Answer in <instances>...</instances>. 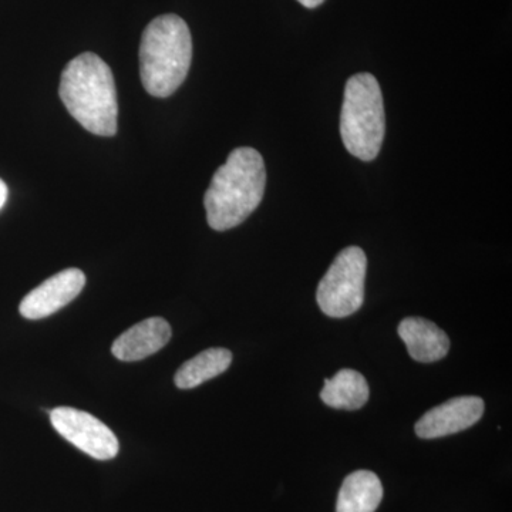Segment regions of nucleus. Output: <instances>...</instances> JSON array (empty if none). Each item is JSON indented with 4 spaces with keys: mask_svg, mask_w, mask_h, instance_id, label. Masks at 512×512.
Wrapping results in <instances>:
<instances>
[{
    "mask_svg": "<svg viewBox=\"0 0 512 512\" xmlns=\"http://www.w3.org/2000/svg\"><path fill=\"white\" fill-rule=\"evenodd\" d=\"M484 409V400L480 397H454L424 414L414 430L420 439H441L473 427L483 417Z\"/></svg>",
    "mask_w": 512,
    "mask_h": 512,
    "instance_id": "0eeeda50",
    "label": "nucleus"
},
{
    "mask_svg": "<svg viewBox=\"0 0 512 512\" xmlns=\"http://www.w3.org/2000/svg\"><path fill=\"white\" fill-rule=\"evenodd\" d=\"M8 185L0 180V210L5 207L6 200H8Z\"/></svg>",
    "mask_w": 512,
    "mask_h": 512,
    "instance_id": "4468645a",
    "label": "nucleus"
},
{
    "mask_svg": "<svg viewBox=\"0 0 512 512\" xmlns=\"http://www.w3.org/2000/svg\"><path fill=\"white\" fill-rule=\"evenodd\" d=\"M383 498V485L372 471L359 470L343 481L336 512H375Z\"/></svg>",
    "mask_w": 512,
    "mask_h": 512,
    "instance_id": "9b49d317",
    "label": "nucleus"
},
{
    "mask_svg": "<svg viewBox=\"0 0 512 512\" xmlns=\"http://www.w3.org/2000/svg\"><path fill=\"white\" fill-rule=\"evenodd\" d=\"M386 133L383 94L370 73H359L346 83L340 113V136L346 150L362 161H373L382 150Z\"/></svg>",
    "mask_w": 512,
    "mask_h": 512,
    "instance_id": "20e7f679",
    "label": "nucleus"
},
{
    "mask_svg": "<svg viewBox=\"0 0 512 512\" xmlns=\"http://www.w3.org/2000/svg\"><path fill=\"white\" fill-rule=\"evenodd\" d=\"M140 76L144 89L153 97H170L190 72L192 37L184 19L158 16L148 23L141 37Z\"/></svg>",
    "mask_w": 512,
    "mask_h": 512,
    "instance_id": "7ed1b4c3",
    "label": "nucleus"
},
{
    "mask_svg": "<svg viewBox=\"0 0 512 512\" xmlns=\"http://www.w3.org/2000/svg\"><path fill=\"white\" fill-rule=\"evenodd\" d=\"M298 2L305 6L306 9H315L322 5L325 0H298Z\"/></svg>",
    "mask_w": 512,
    "mask_h": 512,
    "instance_id": "2eb2a0df",
    "label": "nucleus"
},
{
    "mask_svg": "<svg viewBox=\"0 0 512 512\" xmlns=\"http://www.w3.org/2000/svg\"><path fill=\"white\" fill-rule=\"evenodd\" d=\"M367 258L363 249L349 247L336 256L316 291L320 311L342 319L362 308L365 301Z\"/></svg>",
    "mask_w": 512,
    "mask_h": 512,
    "instance_id": "39448f33",
    "label": "nucleus"
},
{
    "mask_svg": "<svg viewBox=\"0 0 512 512\" xmlns=\"http://www.w3.org/2000/svg\"><path fill=\"white\" fill-rule=\"evenodd\" d=\"M369 384L365 377L352 369H342L332 379L325 380L320 399L332 409H362L369 400Z\"/></svg>",
    "mask_w": 512,
    "mask_h": 512,
    "instance_id": "f8f14e48",
    "label": "nucleus"
},
{
    "mask_svg": "<svg viewBox=\"0 0 512 512\" xmlns=\"http://www.w3.org/2000/svg\"><path fill=\"white\" fill-rule=\"evenodd\" d=\"M400 338L416 362H439L450 350V339L436 323L423 318L403 319L399 325Z\"/></svg>",
    "mask_w": 512,
    "mask_h": 512,
    "instance_id": "9d476101",
    "label": "nucleus"
},
{
    "mask_svg": "<svg viewBox=\"0 0 512 512\" xmlns=\"http://www.w3.org/2000/svg\"><path fill=\"white\" fill-rule=\"evenodd\" d=\"M59 96L80 126L101 137L117 133L116 83L109 64L94 53H82L64 67Z\"/></svg>",
    "mask_w": 512,
    "mask_h": 512,
    "instance_id": "f257e3e1",
    "label": "nucleus"
},
{
    "mask_svg": "<svg viewBox=\"0 0 512 512\" xmlns=\"http://www.w3.org/2000/svg\"><path fill=\"white\" fill-rule=\"evenodd\" d=\"M266 187L264 158L251 147L235 148L205 192L208 225L228 231L242 224L261 204Z\"/></svg>",
    "mask_w": 512,
    "mask_h": 512,
    "instance_id": "f03ea898",
    "label": "nucleus"
},
{
    "mask_svg": "<svg viewBox=\"0 0 512 512\" xmlns=\"http://www.w3.org/2000/svg\"><path fill=\"white\" fill-rule=\"evenodd\" d=\"M231 363L232 353L228 349L204 350L178 369L177 375H175V384L178 389H194V387L222 375L231 366Z\"/></svg>",
    "mask_w": 512,
    "mask_h": 512,
    "instance_id": "ddd939ff",
    "label": "nucleus"
},
{
    "mask_svg": "<svg viewBox=\"0 0 512 512\" xmlns=\"http://www.w3.org/2000/svg\"><path fill=\"white\" fill-rule=\"evenodd\" d=\"M171 339V326L163 318H150L126 330L113 343L111 352L123 362H137L154 355Z\"/></svg>",
    "mask_w": 512,
    "mask_h": 512,
    "instance_id": "1a4fd4ad",
    "label": "nucleus"
},
{
    "mask_svg": "<svg viewBox=\"0 0 512 512\" xmlns=\"http://www.w3.org/2000/svg\"><path fill=\"white\" fill-rule=\"evenodd\" d=\"M50 420L60 436L96 460H111L119 454L116 434L90 413L57 407L50 413Z\"/></svg>",
    "mask_w": 512,
    "mask_h": 512,
    "instance_id": "423d86ee",
    "label": "nucleus"
},
{
    "mask_svg": "<svg viewBox=\"0 0 512 512\" xmlns=\"http://www.w3.org/2000/svg\"><path fill=\"white\" fill-rule=\"evenodd\" d=\"M84 285L86 276L80 269L59 272L23 298L19 306L20 315L30 320L47 318L74 301Z\"/></svg>",
    "mask_w": 512,
    "mask_h": 512,
    "instance_id": "6e6552de",
    "label": "nucleus"
}]
</instances>
